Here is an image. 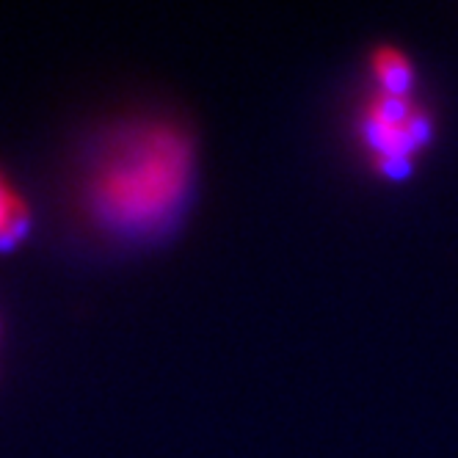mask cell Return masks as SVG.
<instances>
[{
  "label": "cell",
  "instance_id": "6da1fadb",
  "mask_svg": "<svg viewBox=\"0 0 458 458\" xmlns=\"http://www.w3.org/2000/svg\"><path fill=\"white\" fill-rule=\"evenodd\" d=\"M193 180V144L172 122H139L116 133L89 177V208L119 233L169 221Z\"/></svg>",
  "mask_w": 458,
  "mask_h": 458
},
{
  "label": "cell",
  "instance_id": "7a4b0ae2",
  "mask_svg": "<svg viewBox=\"0 0 458 458\" xmlns=\"http://www.w3.org/2000/svg\"><path fill=\"white\" fill-rule=\"evenodd\" d=\"M431 127L414 111L409 94L378 91L376 100L365 111L362 136L376 155L378 169L389 177H401L409 172V157L428 139Z\"/></svg>",
  "mask_w": 458,
  "mask_h": 458
},
{
  "label": "cell",
  "instance_id": "3957f363",
  "mask_svg": "<svg viewBox=\"0 0 458 458\" xmlns=\"http://www.w3.org/2000/svg\"><path fill=\"white\" fill-rule=\"evenodd\" d=\"M373 78L378 83V91L386 94H409L414 70L409 58L395 47H378L373 53Z\"/></svg>",
  "mask_w": 458,
  "mask_h": 458
},
{
  "label": "cell",
  "instance_id": "277c9868",
  "mask_svg": "<svg viewBox=\"0 0 458 458\" xmlns=\"http://www.w3.org/2000/svg\"><path fill=\"white\" fill-rule=\"evenodd\" d=\"M30 224V210L22 193L0 174V246L17 243Z\"/></svg>",
  "mask_w": 458,
  "mask_h": 458
}]
</instances>
